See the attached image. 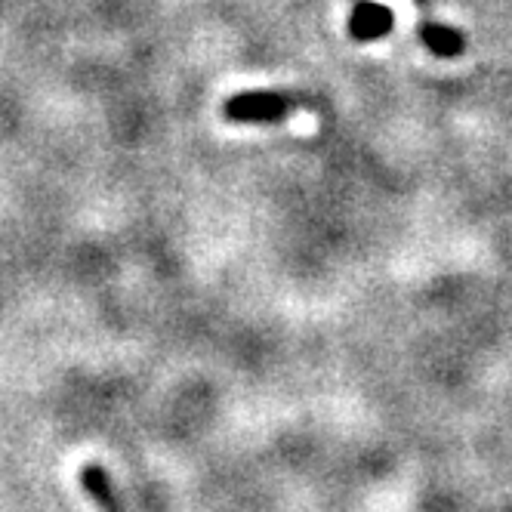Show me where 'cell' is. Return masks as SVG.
I'll return each instance as SVG.
<instances>
[{
    "label": "cell",
    "mask_w": 512,
    "mask_h": 512,
    "mask_svg": "<svg viewBox=\"0 0 512 512\" xmlns=\"http://www.w3.org/2000/svg\"><path fill=\"white\" fill-rule=\"evenodd\" d=\"M78 482L84 488V494L90 497V503L99 509V512H127L115 482H112V475H108L105 466L99 463H87L78 475Z\"/></svg>",
    "instance_id": "cell-2"
},
{
    "label": "cell",
    "mask_w": 512,
    "mask_h": 512,
    "mask_svg": "<svg viewBox=\"0 0 512 512\" xmlns=\"http://www.w3.org/2000/svg\"><path fill=\"white\" fill-rule=\"evenodd\" d=\"M392 31V13L380 4H361L349 19V34L355 41H380Z\"/></svg>",
    "instance_id": "cell-3"
},
{
    "label": "cell",
    "mask_w": 512,
    "mask_h": 512,
    "mask_svg": "<svg viewBox=\"0 0 512 512\" xmlns=\"http://www.w3.org/2000/svg\"><path fill=\"white\" fill-rule=\"evenodd\" d=\"M303 99L290 93H275V90H244L235 93L226 105L223 115L232 124H275L287 118L294 108H300Z\"/></svg>",
    "instance_id": "cell-1"
},
{
    "label": "cell",
    "mask_w": 512,
    "mask_h": 512,
    "mask_svg": "<svg viewBox=\"0 0 512 512\" xmlns=\"http://www.w3.org/2000/svg\"><path fill=\"white\" fill-rule=\"evenodd\" d=\"M420 38L435 56H460L463 53V34L448 25H423Z\"/></svg>",
    "instance_id": "cell-4"
}]
</instances>
